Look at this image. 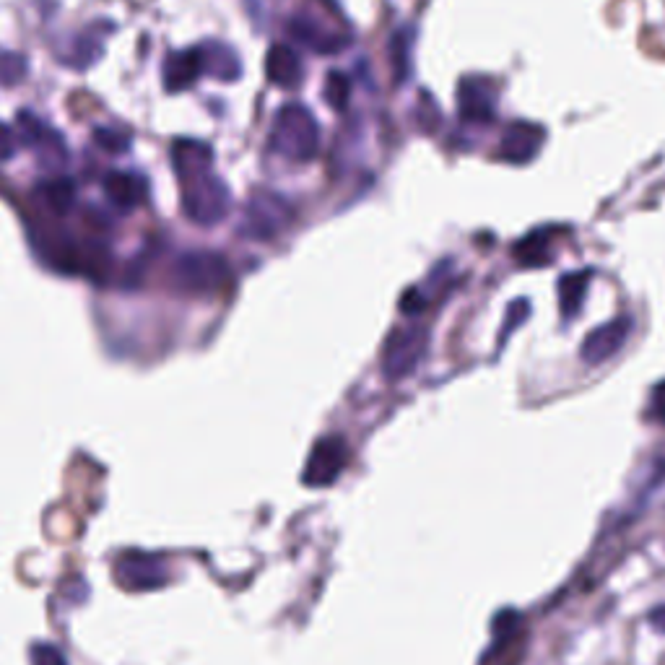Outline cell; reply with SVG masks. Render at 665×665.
<instances>
[{"label": "cell", "instance_id": "7c38bea8", "mask_svg": "<svg viewBox=\"0 0 665 665\" xmlns=\"http://www.w3.org/2000/svg\"><path fill=\"white\" fill-rule=\"evenodd\" d=\"M172 162H175V172L180 180L201 172H211V162H214V151L208 149L206 143L198 141H177L172 146Z\"/></svg>", "mask_w": 665, "mask_h": 665}, {"label": "cell", "instance_id": "30bf717a", "mask_svg": "<svg viewBox=\"0 0 665 665\" xmlns=\"http://www.w3.org/2000/svg\"><path fill=\"white\" fill-rule=\"evenodd\" d=\"M265 73L273 84L281 89H294L304 78V68L299 63V55L289 45H273L265 55Z\"/></svg>", "mask_w": 665, "mask_h": 665}, {"label": "cell", "instance_id": "ac0fdd59", "mask_svg": "<svg viewBox=\"0 0 665 665\" xmlns=\"http://www.w3.org/2000/svg\"><path fill=\"white\" fill-rule=\"evenodd\" d=\"M24 76V55H19V52H0V86H16Z\"/></svg>", "mask_w": 665, "mask_h": 665}, {"label": "cell", "instance_id": "7402d4cb", "mask_svg": "<svg viewBox=\"0 0 665 665\" xmlns=\"http://www.w3.org/2000/svg\"><path fill=\"white\" fill-rule=\"evenodd\" d=\"M16 151H19V138H16V133L8 125L0 123V162L16 156Z\"/></svg>", "mask_w": 665, "mask_h": 665}, {"label": "cell", "instance_id": "3957f363", "mask_svg": "<svg viewBox=\"0 0 665 665\" xmlns=\"http://www.w3.org/2000/svg\"><path fill=\"white\" fill-rule=\"evenodd\" d=\"M175 284L188 294H216L229 281V263L211 250L182 252L175 260Z\"/></svg>", "mask_w": 665, "mask_h": 665}, {"label": "cell", "instance_id": "5b68a950", "mask_svg": "<svg viewBox=\"0 0 665 665\" xmlns=\"http://www.w3.org/2000/svg\"><path fill=\"white\" fill-rule=\"evenodd\" d=\"M346 465H349V445L338 434H330V437L317 440L312 447L302 481L310 489H325V486L336 484L341 473L346 471Z\"/></svg>", "mask_w": 665, "mask_h": 665}, {"label": "cell", "instance_id": "52a82bcc", "mask_svg": "<svg viewBox=\"0 0 665 665\" xmlns=\"http://www.w3.org/2000/svg\"><path fill=\"white\" fill-rule=\"evenodd\" d=\"M115 580L125 590H154L169 582V569L162 556L128 551L115 562Z\"/></svg>", "mask_w": 665, "mask_h": 665}, {"label": "cell", "instance_id": "ba28073f", "mask_svg": "<svg viewBox=\"0 0 665 665\" xmlns=\"http://www.w3.org/2000/svg\"><path fill=\"white\" fill-rule=\"evenodd\" d=\"M629 336H632V320H629V317H614V320L598 325V328L590 330L585 341H582V362L590 364V367H598V364L608 362L611 356H616L624 349V343L629 341Z\"/></svg>", "mask_w": 665, "mask_h": 665}, {"label": "cell", "instance_id": "8992f818", "mask_svg": "<svg viewBox=\"0 0 665 665\" xmlns=\"http://www.w3.org/2000/svg\"><path fill=\"white\" fill-rule=\"evenodd\" d=\"M291 221V206L276 193L260 190L247 201L245 221H242V234L252 239H271L278 232H284Z\"/></svg>", "mask_w": 665, "mask_h": 665}, {"label": "cell", "instance_id": "5bb4252c", "mask_svg": "<svg viewBox=\"0 0 665 665\" xmlns=\"http://www.w3.org/2000/svg\"><path fill=\"white\" fill-rule=\"evenodd\" d=\"M289 29L299 42H304V45L312 47L315 52H336L346 45L341 37H336L333 32H325V29H320V26L310 19H294Z\"/></svg>", "mask_w": 665, "mask_h": 665}, {"label": "cell", "instance_id": "8fae6325", "mask_svg": "<svg viewBox=\"0 0 665 665\" xmlns=\"http://www.w3.org/2000/svg\"><path fill=\"white\" fill-rule=\"evenodd\" d=\"M203 73L201 65V50H182L169 55L167 63H164V86L169 91H182L193 84L195 78Z\"/></svg>", "mask_w": 665, "mask_h": 665}, {"label": "cell", "instance_id": "ffe728a7", "mask_svg": "<svg viewBox=\"0 0 665 665\" xmlns=\"http://www.w3.org/2000/svg\"><path fill=\"white\" fill-rule=\"evenodd\" d=\"M32 665H68L65 655L60 653L55 645H47V642H37L32 645V653H29Z\"/></svg>", "mask_w": 665, "mask_h": 665}, {"label": "cell", "instance_id": "e0dca14e", "mask_svg": "<svg viewBox=\"0 0 665 665\" xmlns=\"http://www.w3.org/2000/svg\"><path fill=\"white\" fill-rule=\"evenodd\" d=\"M349 94H351L349 78L338 71H330L328 78H325V102H328L333 110L341 112L346 110V104H349Z\"/></svg>", "mask_w": 665, "mask_h": 665}, {"label": "cell", "instance_id": "4fadbf2b", "mask_svg": "<svg viewBox=\"0 0 665 665\" xmlns=\"http://www.w3.org/2000/svg\"><path fill=\"white\" fill-rule=\"evenodd\" d=\"M198 50H201L203 73L221 78V81H234V78H239L242 65H239V58L234 55L232 47L219 45V42H206V45L198 47Z\"/></svg>", "mask_w": 665, "mask_h": 665}, {"label": "cell", "instance_id": "2e32d148", "mask_svg": "<svg viewBox=\"0 0 665 665\" xmlns=\"http://www.w3.org/2000/svg\"><path fill=\"white\" fill-rule=\"evenodd\" d=\"M585 276L582 273H569L559 281V299H562V312L564 317H575V312L580 310L582 294H585Z\"/></svg>", "mask_w": 665, "mask_h": 665}, {"label": "cell", "instance_id": "9c48e42d", "mask_svg": "<svg viewBox=\"0 0 665 665\" xmlns=\"http://www.w3.org/2000/svg\"><path fill=\"white\" fill-rule=\"evenodd\" d=\"M102 188L120 211H130V208L141 206L146 201V193H149L146 180L141 175H133V172H110V175L104 177Z\"/></svg>", "mask_w": 665, "mask_h": 665}, {"label": "cell", "instance_id": "7a4b0ae2", "mask_svg": "<svg viewBox=\"0 0 665 665\" xmlns=\"http://www.w3.org/2000/svg\"><path fill=\"white\" fill-rule=\"evenodd\" d=\"M182 211L195 224H219L229 214V190L211 172L185 177L182 180Z\"/></svg>", "mask_w": 665, "mask_h": 665}, {"label": "cell", "instance_id": "277c9868", "mask_svg": "<svg viewBox=\"0 0 665 665\" xmlns=\"http://www.w3.org/2000/svg\"><path fill=\"white\" fill-rule=\"evenodd\" d=\"M429 351V333L421 325L395 328L382 346V372L393 382L414 375L421 359Z\"/></svg>", "mask_w": 665, "mask_h": 665}, {"label": "cell", "instance_id": "44dd1931", "mask_svg": "<svg viewBox=\"0 0 665 665\" xmlns=\"http://www.w3.org/2000/svg\"><path fill=\"white\" fill-rule=\"evenodd\" d=\"M647 419L665 424V380L658 382L653 390H650V401H647Z\"/></svg>", "mask_w": 665, "mask_h": 665}, {"label": "cell", "instance_id": "d6986e66", "mask_svg": "<svg viewBox=\"0 0 665 665\" xmlns=\"http://www.w3.org/2000/svg\"><path fill=\"white\" fill-rule=\"evenodd\" d=\"M94 143L107 154H125L130 146V136L115 128H97L94 130Z\"/></svg>", "mask_w": 665, "mask_h": 665}, {"label": "cell", "instance_id": "603a6c76", "mask_svg": "<svg viewBox=\"0 0 665 665\" xmlns=\"http://www.w3.org/2000/svg\"><path fill=\"white\" fill-rule=\"evenodd\" d=\"M650 624H653L655 629H660V632H665V606L655 608L653 614H650Z\"/></svg>", "mask_w": 665, "mask_h": 665}, {"label": "cell", "instance_id": "9a60e30c", "mask_svg": "<svg viewBox=\"0 0 665 665\" xmlns=\"http://www.w3.org/2000/svg\"><path fill=\"white\" fill-rule=\"evenodd\" d=\"M39 198L50 208L52 214H68L76 203V185H73L68 177H58V180L45 182L42 188H39Z\"/></svg>", "mask_w": 665, "mask_h": 665}, {"label": "cell", "instance_id": "6da1fadb", "mask_svg": "<svg viewBox=\"0 0 665 665\" xmlns=\"http://www.w3.org/2000/svg\"><path fill=\"white\" fill-rule=\"evenodd\" d=\"M271 141L278 154H284L291 162H310L320 149V128L317 120L304 104H284L273 120Z\"/></svg>", "mask_w": 665, "mask_h": 665}]
</instances>
